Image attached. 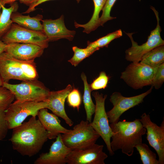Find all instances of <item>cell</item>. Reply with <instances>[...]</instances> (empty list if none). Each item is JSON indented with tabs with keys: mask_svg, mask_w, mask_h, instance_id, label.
<instances>
[{
	"mask_svg": "<svg viewBox=\"0 0 164 164\" xmlns=\"http://www.w3.org/2000/svg\"><path fill=\"white\" fill-rule=\"evenodd\" d=\"M49 134L36 116L13 128L9 141L13 149L22 156L37 154L49 139Z\"/></svg>",
	"mask_w": 164,
	"mask_h": 164,
	"instance_id": "obj_1",
	"label": "cell"
},
{
	"mask_svg": "<svg viewBox=\"0 0 164 164\" xmlns=\"http://www.w3.org/2000/svg\"><path fill=\"white\" fill-rule=\"evenodd\" d=\"M110 126L112 132L111 142L112 151L114 152L121 149L123 153L132 156L135 146L142 143V136L146 131L140 119L130 121H119L111 123Z\"/></svg>",
	"mask_w": 164,
	"mask_h": 164,
	"instance_id": "obj_2",
	"label": "cell"
},
{
	"mask_svg": "<svg viewBox=\"0 0 164 164\" xmlns=\"http://www.w3.org/2000/svg\"><path fill=\"white\" fill-rule=\"evenodd\" d=\"M2 86L12 93L17 102L46 101L50 91L37 79L23 81L17 84L3 82Z\"/></svg>",
	"mask_w": 164,
	"mask_h": 164,
	"instance_id": "obj_3",
	"label": "cell"
},
{
	"mask_svg": "<svg viewBox=\"0 0 164 164\" xmlns=\"http://www.w3.org/2000/svg\"><path fill=\"white\" fill-rule=\"evenodd\" d=\"M64 144L71 150L81 149L95 144L100 137L88 121H81L68 133L61 135Z\"/></svg>",
	"mask_w": 164,
	"mask_h": 164,
	"instance_id": "obj_4",
	"label": "cell"
},
{
	"mask_svg": "<svg viewBox=\"0 0 164 164\" xmlns=\"http://www.w3.org/2000/svg\"><path fill=\"white\" fill-rule=\"evenodd\" d=\"M47 100L40 102L15 101L5 111L9 129H13L20 125L29 116L36 117L39 111L47 108Z\"/></svg>",
	"mask_w": 164,
	"mask_h": 164,
	"instance_id": "obj_5",
	"label": "cell"
},
{
	"mask_svg": "<svg viewBox=\"0 0 164 164\" xmlns=\"http://www.w3.org/2000/svg\"><path fill=\"white\" fill-rule=\"evenodd\" d=\"M150 8L154 12L156 18V26L155 29L151 31L146 42L141 45H138L134 40L132 37L133 33H126L130 38L132 43V46L125 52V58L128 61L139 62L145 53L156 47L164 44V41L160 36L161 29L159 25L158 12L153 6H151Z\"/></svg>",
	"mask_w": 164,
	"mask_h": 164,
	"instance_id": "obj_6",
	"label": "cell"
},
{
	"mask_svg": "<svg viewBox=\"0 0 164 164\" xmlns=\"http://www.w3.org/2000/svg\"><path fill=\"white\" fill-rule=\"evenodd\" d=\"M92 95L94 98L96 104L94 117L90 124L104 140L110 155H113L114 153L111 146L112 132L105 108V101L107 95H104L98 92H93Z\"/></svg>",
	"mask_w": 164,
	"mask_h": 164,
	"instance_id": "obj_7",
	"label": "cell"
},
{
	"mask_svg": "<svg viewBox=\"0 0 164 164\" xmlns=\"http://www.w3.org/2000/svg\"><path fill=\"white\" fill-rule=\"evenodd\" d=\"M7 44L12 43H29L47 48L49 41L43 32L34 31L13 23L9 31L1 38Z\"/></svg>",
	"mask_w": 164,
	"mask_h": 164,
	"instance_id": "obj_8",
	"label": "cell"
},
{
	"mask_svg": "<svg viewBox=\"0 0 164 164\" xmlns=\"http://www.w3.org/2000/svg\"><path fill=\"white\" fill-rule=\"evenodd\" d=\"M157 67L152 68L140 62H132L121 73L120 78L133 89H141L151 85Z\"/></svg>",
	"mask_w": 164,
	"mask_h": 164,
	"instance_id": "obj_9",
	"label": "cell"
},
{
	"mask_svg": "<svg viewBox=\"0 0 164 164\" xmlns=\"http://www.w3.org/2000/svg\"><path fill=\"white\" fill-rule=\"evenodd\" d=\"M152 88V86L145 92L131 97L123 96L118 92L113 93L110 96V101L113 107L107 112L109 123L118 122L124 113L143 102L144 98L151 92Z\"/></svg>",
	"mask_w": 164,
	"mask_h": 164,
	"instance_id": "obj_10",
	"label": "cell"
},
{
	"mask_svg": "<svg viewBox=\"0 0 164 164\" xmlns=\"http://www.w3.org/2000/svg\"><path fill=\"white\" fill-rule=\"evenodd\" d=\"M146 129V138L149 144L154 149L158 156L159 164H164V121L160 126L152 122L150 116L143 113L140 119Z\"/></svg>",
	"mask_w": 164,
	"mask_h": 164,
	"instance_id": "obj_11",
	"label": "cell"
},
{
	"mask_svg": "<svg viewBox=\"0 0 164 164\" xmlns=\"http://www.w3.org/2000/svg\"><path fill=\"white\" fill-rule=\"evenodd\" d=\"M104 145L94 144L86 148L72 150L66 158L68 164H105L108 156L103 151Z\"/></svg>",
	"mask_w": 164,
	"mask_h": 164,
	"instance_id": "obj_12",
	"label": "cell"
},
{
	"mask_svg": "<svg viewBox=\"0 0 164 164\" xmlns=\"http://www.w3.org/2000/svg\"><path fill=\"white\" fill-rule=\"evenodd\" d=\"M60 134L58 135L48 152L42 153L35 164H65L67 156L72 151L63 142Z\"/></svg>",
	"mask_w": 164,
	"mask_h": 164,
	"instance_id": "obj_13",
	"label": "cell"
},
{
	"mask_svg": "<svg viewBox=\"0 0 164 164\" xmlns=\"http://www.w3.org/2000/svg\"><path fill=\"white\" fill-rule=\"evenodd\" d=\"M64 17L62 15L55 19H46L42 20L43 32L48 41H54L61 39H66L72 41L76 34L74 30H70L66 27Z\"/></svg>",
	"mask_w": 164,
	"mask_h": 164,
	"instance_id": "obj_14",
	"label": "cell"
},
{
	"mask_svg": "<svg viewBox=\"0 0 164 164\" xmlns=\"http://www.w3.org/2000/svg\"><path fill=\"white\" fill-rule=\"evenodd\" d=\"M0 74L3 82L9 83L11 79L22 81L30 80L24 74L19 60L5 52L0 54Z\"/></svg>",
	"mask_w": 164,
	"mask_h": 164,
	"instance_id": "obj_15",
	"label": "cell"
},
{
	"mask_svg": "<svg viewBox=\"0 0 164 164\" xmlns=\"http://www.w3.org/2000/svg\"><path fill=\"white\" fill-rule=\"evenodd\" d=\"M44 49L33 44L12 43L6 44L4 52L17 59L29 61L40 56Z\"/></svg>",
	"mask_w": 164,
	"mask_h": 164,
	"instance_id": "obj_16",
	"label": "cell"
},
{
	"mask_svg": "<svg viewBox=\"0 0 164 164\" xmlns=\"http://www.w3.org/2000/svg\"><path fill=\"white\" fill-rule=\"evenodd\" d=\"M72 90V86L69 84L63 89L50 91L47 99V108L50 110L57 116L63 118L70 127L73 125V123L66 113L64 105L66 99Z\"/></svg>",
	"mask_w": 164,
	"mask_h": 164,
	"instance_id": "obj_17",
	"label": "cell"
},
{
	"mask_svg": "<svg viewBox=\"0 0 164 164\" xmlns=\"http://www.w3.org/2000/svg\"><path fill=\"white\" fill-rule=\"evenodd\" d=\"M37 116L38 119L49 134V139L56 138L58 134L68 133L71 130L63 126L57 116L49 112L47 108L40 109Z\"/></svg>",
	"mask_w": 164,
	"mask_h": 164,
	"instance_id": "obj_18",
	"label": "cell"
},
{
	"mask_svg": "<svg viewBox=\"0 0 164 164\" xmlns=\"http://www.w3.org/2000/svg\"><path fill=\"white\" fill-rule=\"evenodd\" d=\"M43 18V16L41 15L38 14L31 17L29 15H23L16 12H13L11 16L13 23L29 29L41 32H43V28L40 21Z\"/></svg>",
	"mask_w": 164,
	"mask_h": 164,
	"instance_id": "obj_19",
	"label": "cell"
},
{
	"mask_svg": "<svg viewBox=\"0 0 164 164\" xmlns=\"http://www.w3.org/2000/svg\"><path fill=\"white\" fill-rule=\"evenodd\" d=\"M94 4V11L92 16L87 23L80 24L74 22L76 28L82 27L84 28L83 32L88 34L96 30L100 26L99 15L106 3V0H93Z\"/></svg>",
	"mask_w": 164,
	"mask_h": 164,
	"instance_id": "obj_20",
	"label": "cell"
},
{
	"mask_svg": "<svg viewBox=\"0 0 164 164\" xmlns=\"http://www.w3.org/2000/svg\"><path fill=\"white\" fill-rule=\"evenodd\" d=\"M140 62L152 68L164 63V45L156 47L145 53Z\"/></svg>",
	"mask_w": 164,
	"mask_h": 164,
	"instance_id": "obj_21",
	"label": "cell"
},
{
	"mask_svg": "<svg viewBox=\"0 0 164 164\" xmlns=\"http://www.w3.org/2000/svg\"><path fill=\"white\" fill-rule=\"evenodd\" d=\"M81 77L84 84L83 100L86 113L87 121L91 123L92 121V116L95 112V105L94 104L91 97V93L92 91L90 84L87 82V77L84 73H82Z\"/></svg>",
	"mask_w": 164,
	"mask_h": 164,
	"instance_id": "obj_22",
	"label": "cell"
},
{
	"mask_svg": "<svg viewBox=\"0 0 164 164\" xmlns=\"http://www.w3.org/2000/svg\"><path fill=\"white\" fill-rule=\"evenodd\" d=\"M11 6L6 8L2 7V12L0 15V39L9 31L13 23L11 19L13 12H16L19 7L17 2H15L11 4Z\"/></svg>",
	"mask_w": 164,
	"mask_h": 164,
	"instance_id": "obj_23",
	"label": "cell"
},
{
	"mask_svg": "<svg viewBox=\"0 0 164 164\" xmlns=\"http://www.w3.org/2000/svg\"><path fill=\"white\" fill-rule=\"evenodd\" d=\"M138 152L143 164H159L155 153L152 152L145 143H142L135 146Z\"/></svg>",
	"mask_w": 164,
	"mask_h": 164,
	"instance_id": "obj_24",
	"label": "cell"
},
{
	"mask_svg": "<svg viewBox=\"0 0 164 164\" xmlns=\"http://www.w3.org/2000/svg\"><path fill=\"white\" fill-rule=\"evenodd\" d=\"M122 35V31L121 29H119L109 33L94 42H91L88 41L87 46L97 50L101 48L107 47L111 41L115 39L121 37Z\"/></svg>",
	"mask_w": 164,
	"mask_h": 164,
	"instance_id": "obj_25",
	"label": "cell"
},
{
	"mask_svg": "<svg viewBox=\"0 0 164 164\" xmlns=\"http://www.w3.org/2000/svg\"><path fill=\"white\" fill-rule=\"evenodd\" d=\"M74 52L73 56L68 61L74 67L77 66L81 61L92 55L96 50L88 46L80 48L74 46L72 48Z\"/></svg>",
	"mask_w": 164,
	"mask_h": 164,
	"instance_id": "obj_26",
	"label": "cell"
},
{
	"mask_svg": "<svg viewBox=\"0 0 164 164\" xmlns=\"http://www.w3.org/2000/svg\"><path fill=\"white\" fill-rule=\"evenodd\" d=\"M19 60L20 66L25 76L30 80L37 79L38 75L34 60Z\"/></svg>",
	"mask_w": 164,
	"mask_h": 164,
	"instance_id": "obj_27",
	"label": "cell"
},
{
	"mask_svg": "<svg viewBox=\"0 0 164 164\" xmlns=\"http://www.w3.org/2000/svg\"><path fill=\"white\" fill-rule=\"evenodd\" d=\"M12 93L7 88L0 87V108L5 111L15 99Z\"/></svg>",
	"mask_w": 164,
	"mask_h": 164,
	"instance_id": "obj_28",
	"label": "cell"
},
{
	"mask_svg": "<svg viewBox=\"0 0 164 164\" xmlns=\"http://www.w3.org/2000/svg\"><path fill=\"white\" fill-rule=\"evenodd\" d=\"M109 80V77L104 72L101 71L99 76L90 85V88L92 91L104 89L107 86Z\"/></svg>",
	"mask_w": 164,
	"mask_h": 164,
	"instance_id": "obj_29",
	"label": "cell"
},
{
	"mask_svg": "<svg viewBox=\"0 0 164 164\" xmlns=\"http://www.w3.org/2000/svg\"><path fill=\"white\" fill-rule=\"evenodd\" d=\"M117 0H106L102 9V14L100 17V26H103L108 21L115 19L116 17L111 16L110 15L111 9Z\"/></svg>",
	"mask_w": 164,
	"mask_h": 164,
	"instance_id": "obj_30",
	"label": "cell"
},
{
	"mask_svg": "<svg viewBox=\"0 0 164 164\" xmlns=\"http://www.w3.org/2000/svg\"><path fill=\"white\" fill-rule=\"evenodd\" d=\"M67 98L68 105L74 108H77L78 111L81 102V95L79 90L74 88L69 93Z\"/></svg>",
	"mask_w": 164,
	"mask_h": 164,
	"instance_id": "obj_31",
	"label": "cell"
},
{
	"mask_svg": "<svg viewBox=\"0 0 164 164\" xmlns=\"http://www.w3.org/2000/svg\"><path fill=\"white\" fill-rule=\"evenodd\" d=\"M164 81V63L157 67L151 86L156 89L159 88Z\"/></svg>",
	"mask_w": 164,
	"mask_h": 164,
	"instance_id": "obj_32",
	"label": "cell"
},
{
	"mask_svg": "<svg viewBox=\"0 0 164 164\" xmlns=\"http://www.w3.org/2000/svg\"><path fill=\"white\" fill-rule=\"evenodd\" d=\"M5 111L0 108V140H2L6 137L9 129L5 118Z\"/></svg>",
	"mask_w": 164,
	"mask_h": 164,
	"instance_id": "obj_33",
	"label": "cell"
},
{
	"mask_svg": "<svg viewBox=\"0 0 164 164\" xmlns=\"http://www.w3.org/2000/svg\"><path fill=\"white\" fill-rule=\"evenodd\" d=\"M50 0H38L35 3L29 6L28 9L23 13H28L34 11L35 10V8L36 6L43 2ZM81 0H76L78 3H79Z\"/></svg>",
	"mask_w": 164,
	"mask_h": 164,
	"instance_id": "obj_34",
	"label": "cell"
},
{
	"mask_svg": "<svg viewBox=\"0 0 164 164\" xmlns=\"http://www.w3.org/2000/svg\"><path fill=\"white\" fill-rule=\"evenodd\" d=\"M20 2L29 6L35 3L38 0H18Z\"/></svg>",
	"mask_w": 164,
	"mask_h": 164,
	"instance_id": "obj_35",
	"label": "cell"
},
{
	"mask_svg": "<svg viewBox=\"0 0 164 164\" xmlns=\"http://www.w3.org/2000/svg\"><path fill=\"white\" fill-rule=\"evenodd\" d=\"M18 0H0V3L2 5L5 6L6 4H11Z\"/></svg>",
	"mask_w": 164,
	"mask_h": 164,
	"instance_id": "obj_36",
	"label": "cell"
},
{
	"mask_svg": "<svg viewBox=\"0 0 164 164\" xmlns=\"http://www.w3.org/2000/svg\"><path fill=\"white\" fill-rule=\"evenodd\" d=\"M6 46V44L0 39V54L4 52Z\"/></svg>",
	"mask_w": 164,
	"mask_h": 164,
	"instance_id": "obj_37",
	"label": "cell"
},
{
	"mask_svg": "<svg viewBox=\"0 0 164 164\" xmlns=\"http://www.w3.org/2000/svg\"><path fill=\"white\" fill-rule=\"evenodd\" d=\"M3 81L0 74V87L2 86L3 85Z\"/></svg>",
	"mask_w": 164,
	"mask_h": 164,
	"instance_id": "obj_38",
	"label": "cell"
},
{
	"mask_svg": "<svg viewBox=\"0 0 164 164\" xmlns=\"http://www.w3.org/2000/svg\"><path fill=\"white\" fill-rule=\"evenodd\" d=\"M3 6H2V5L0 3V9H2V7ZM0 14H1V12H0Z\"/></svg>",
	"mask_w": 164,
	"mask_h": 164,
	"instance_id": "obj_39",
	"label": "cell"
}]
</instances>
